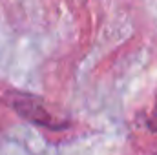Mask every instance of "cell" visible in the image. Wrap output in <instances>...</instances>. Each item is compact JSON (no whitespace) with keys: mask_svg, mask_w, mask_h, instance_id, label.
Masks as SVG:
<instances>
[{"mask_svg":"<svg viewBox=\"0 0 157 155\" xmlns=\"http://www.w3.org/2000/svg\"><path fill=\"white\" fill-rule=\"evenodd\" d=\"M4 100L22 119H26V120H29V122H33L37 126H44V128H49V130H64V128H68L66 120H57L44 108V104H42V100L39 97H35L31 93L7 91L4 95Z\"/></svg>","mask_w":157,"mask_h":155,"instance_id":"obj_1","label":"cell"},{"mask_svg":"<svg viewBox=\"0 0 157 155\" xmlns=\"http://www.w3.org/2000/svg\"><path fill=\"white\" fill-rule=\"evenodd\" d=\"M146 126H148V130H152V131H157V99H155V106H154L152 113H150L148 120H146Z\"/></svg>","mask_w":157,"mask_h":155,"instance_id":"obj_2","label":"cell"}]
</instances>
